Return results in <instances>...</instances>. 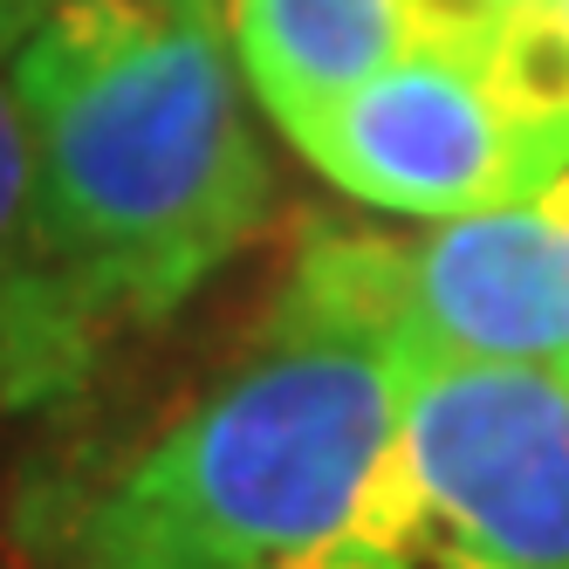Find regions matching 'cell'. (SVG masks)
<instances>
[{"mask_svg": "<svg viewBox=\"0 0 569 569\" xmlns=\"http://www.w3.org/2000/svg\"><path fill=\"white\" fill-rule=\"evenodd\" d=\"M398 446L453 569H569V363L391 337Z\"/></svg>", "mask_w": 569, "mask_h": 569, "instance_id": "4", "label": "cell"}, {"mask_svg": "<svg viewBox=\"0 0 569 569\" xmlns=\"http://www.w3.org/2000/svg\"><path fill=\"white\" fill-rule=\"evenodd\" d=\"M62 0H0V56H14V42L42 21L56 14ZM158 8H186V14H220V0H158Z\"/></svg>", "mask_w": 569, "mask_h": 569, "instance_id": "8", "label": "cell"}, {"mask_svg": "<svg viewBox=\"0 0 569 569\" xmlns=\"http://www.w3.org/2000/svg\"><path fill=\"white\" fill-rule=\"evenodd\" d=\"M501 8H508V21H515V14H528V8H549V0H501Z\"/></svg>", "mask_w": 569, "mask_h": 569, "instance_id": "10", "label": "cell"}, {"mask_svg": "<svg viewBox=\"0 0 569 569\" xmlns=\"http://www.w3.org/2000/svg\"><path fill=\"white\" fill-rule=\"evenodd\" d=\"M110 322L49 248L21 97L0 56V405H42L83 385Z\"/></svg>", "mask_w": 569, "mask_h": 569, "instance_id": "6", "label": "cell"}, {"mask_svg": "<svg viewBox=\"0 0 569 569\" xmlns=\"http://www.w3.org/2000/svg\"><path fill=\"white\" fill-rule=\"evenodd\" d=\"M289 144L337 192L405 220H453L556 179L501 103L487 62L453 49H412L378 69L371 83L302 117Z\"/></svg>", "mask_w": 569, "mask_h": 569, "instance_id": "5", "label": "cell"}, {"mask_svg": "<svg viewBox=\"0 0 569 569\" xmlns=\"http://www.w3.org/2000/svg\"><path fill=\"white\" fill-rule=\"evenodd\" d=\"M49 248L103 322L172 316L248 248L274 172L220 14L62 0L8 56Z\"/></svg>", "mask_w": 569, "mask_h": 569, "instance_id": "1", "label": "cell"}, {"mask_svg": "<svg viewBox=\"0 0 569 569\" xmlns=\"http://www.w3.org/2000/svg\"><path fill=\"white\" fill-rule=\"evenodd\" d=\"M549 14H556V28H562V42H569V0H549Z\"/></svg>", "mask_w": 569, "mask_h": 569, "instance_id": "9", "label": "cell"}, {"mask_svg": "<svg viewBox=\"0 0 569 569\" xmlns=\"http://www.w3.org/2000/svg\"><path fill=\"white\" fill-rule=\"evenodd\" d=\"M220 21L281 138L378 69L426 49L412 0H220Z\"/></svg>", "mask_w": 569, "mask_h": 569, "instance_id": "7", "label": "cell"}, {"mask_svg": "<svg viewBox=\"0 0 569 569\" xmlns=\"http://www.w3.org/2000/svg\"><path fill=\"white\" fill-rule=\"evenodd\" d=\"M90 569H453L398 446L371 337L274 343L151 439L83 521Z\"/></svg>", "mask_w": 569, "mask_h": 569, "instance_id": "2", "label": "cell"}, {"mask_svg": "<svg viewBox=\"0 0 569 569\" xmlns=\"http://www.w3.org/2000/svg\"><path fill=\"white\" fill-rule=\"evenodd\" d=\"M274 330L569 363V166L521 199L432 220L419 240H316L274 302Z\"/></svg>", "mask_w": 569, "mask_h": 569, "instance_id": "3", "label": "cell"}]
</instances>
